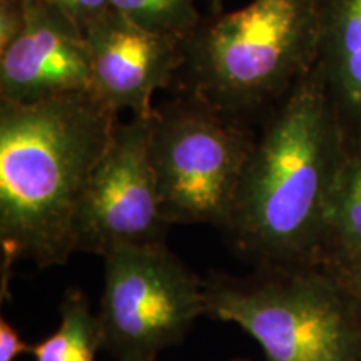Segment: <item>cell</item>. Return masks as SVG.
<instances>
[{
  "instance_id": "cell-1",
  "label": "cell",
  "mask_w": 361,
  "mask_h": 361,
  "mask_svg": "<svg viewBox=\"0 0 361 361\" xmlns=\"http://www.w3.org/2000/svg\"><path fill=\"white\" fill-rule=\"evenodd\" d=\"M119 114L90 90L45 101H0V295L13 266H64L94 171Z\"/></svg>"
},
{
  "instance_id": "cell-2",
  "label": "cell",
  "mask_w": 361,
  "mask_h": 361,
  "mask_svg": "<svg viewBox=\"0 0 361 361\" xmlns=\"http://www.w3.org/2000/svg\"><path fill=\"white\" fill-rule=\"evenodd\" d=\"M318 64L266 116L224 234L259 264L319 263L329 197L346 147Z\"/></svg>"
},
{
  "instance_id": "cell-3",
  "label": "cell",
  "mask_w": 361,
  "mask_h": 361,
  "mask_svg": "<svg viewBox=\"0 0 361 361\" xmlns=\"http://www.w3.org/2000/svg\"><path fill=\"white\" fill-rule=\"evenodd\" d=\"M183 51L188 92L251 124L318 64L319 0H251L202 19Z\"/></svg>"
},
{
  "instance_id": "cell-4",
  "label": "cell",
  "mask_w": 361,
  "mask_h": 361,
  "mask_svg": "<svg viewBox=\"0 0 361 361\" xmlns=\"http://www.w3.org/2000/svg\"><path fill=\"white\" fill-rule=\"evenodd\" d=\"M204 316L234 323L266 361H361V300L322 263L211 273Z\"/></svg>"
},
{
  "instance_id": "cell-5",
  "label": "cell",
  "mask_w": 361,
  "mask_h": 361,
  "mask_svg": "<svg viewBox=\"0 0 361 361\" xmlns=\"http://www.w3.org/2000/svg\"><path fill=\"white\" fill-rule=\"evenodd\" d=\"M255 142L250 124L189 92L154 107L149 156L168 223L224 233Z\"/></svg>"
},
{
  "instance_id": "cell-6",
  "label": "cell",
  "mask_w": 361,
  "mask_h": 361,
  "mask_svg": "<svg viewBox=\"0 0 361 361\" xmlns=\"http://www.w3.org/2000/svg\"><path fill=\"white\" fill-rule=\"evenodd\" d=\"M97 318L116 361H157L204 316V279L164 245L107 252Z\"/></svg>"
},
{
  "instance_id": "cell-7",
  "label": "cell",
  "mask_w": 361,
  "mask_h": 361,
  "mask_svg": "<svg viewBox=\"0 0 361 361\" xmlns=\"http://www.w3.org/2000/svg\"><path fill=\"white\" fill-rule=\"evenodd\" d=\"M149 130L151 114L117 123L75 219V252L104 258L119 247L166 243L171 224L162 214Z\"/></svg>"
},
{
  "instance_id": "cell-8",
  "label": "cell",
  "mask_w": 361,
  "mask_h": 361,
  "mask_svg": "<svg viewBox=\"0 0 361 361\" xmlns=\"http://www.w3.org/2000/svg\"><path fill=\"white\" fill-rule=\"evenodd\" d=\"M84 30L92 74L90 92L117 114H152L154 94L169 87L183 69V40L134 24L112 8Z\"/></svg>"
},
{
  "instance_id": "cell-9",
  "label": "cell",
  "mask_w": 361,
  "mask_h": 361,
  "mask_svg": "<svg viewBox=\"0 0 361 361\" xmlns=\"http://www.w3.org/2000/svg\"><path fill=\"white\" fill-rule=\"evenodd\" d=\"M25 27L0 54V101L30 104L92 87L84 27L51 4L25 0Z\"/></svg>"
},
{
  "instance_id": "cell-10",
  "label": "cell",
  "mask_w": 361,
  "mask_h": 361,
  "mask_svg": "<svg viewBox=\"0 0 361 361\" xmlns=\"http://www.w3.org/2000/svg\"><path fill=\"white\" fill-rule=\"evenodd\" d=\"M318 67L346 133H360L361 0H319Z\"/></svg>"
},
{
  "instance_id": "cell-11",
  "label": "cell",
  "mask_w": 361,
  "mask_h": 361,
  "mask_svg": "<svg viewBox=\"0 0 361 361\" xmlns=\"http://www.w3.org/2000/svg\"><path fill=\"white\" fill-rule=\"evenodd\" d=\"M361 251V130L348 134L331 197L319 263L329 264Z\"/></svg>"
},
{
  "instance_id": "cell-12",
  "label": "cell",
  "mask_w": 361,
  "mask_h": 361,
  "mask_svg": "<svg viewBox=\"0 0 361 361\" xmlns=\"http://www.w3.org/2000/svg\"><path fill=\"white\" fill-rule=\"evenodd\" d=\"M61 323L51 336L35 343L30 355L35 361H96L104 350L97 313L90 310L87 296L79 288H69L62 296Z\"/></svg>"
},
{
  "instance_id": "cell-13",
  "label": "cell",
  "mask_w": 361,
  "mask_h": 361,
  "mask_svg": "<svg viewBox=\"0 0 361 361\" xmlns=\"http://www.w3.org/2000/svg\"><path fill=\"white\" fill-rule=\"evenodd\" d=\"M197 0H111L112 11L149 30L186 40L202 17Z\"/></svg>"
},
{
  "instance_id": "cell-14",
  "label": "cell",
  "mask_w": 361,
  "mask_h": 361,
  "mask_svg": "<svg viewBox=\"0 0 361 361\" xmlns=\"http://www.w3.org/2000/svg\"><path fill=\"white\" fill-rule=\"evenodd\" d=\"M25 19V0H0V54L22 34Z\"/></svg>"
},
{
  "instance_id": "cell-15",
  "label": "cell",
  "mask_w": 361,
  "mask_h": 361,
  "mask_svg": "<svg viewBox=\"0 0 361 361\" xmlns=\"http://www.w3.org/2000/svg\"><path fill=\"white\" fill-rule=\"evenodd\" d=\"M39 2L62 8L71 13L82 27L111 8V0H39Z\"/></svg>"
},
{
  "instance_id": "cell-16",
  "label": "cell",
  "mask_w": 361,
  "mask_h": 361,
  "mask_svg": "<svg viewBox=\"0 0 361 361\" xmlns=\"http://www.w3.org/2000/svg\"><path fill=\"white\" fill-rule=\"evenodd\" d=\"M348 290L361 300V251L336 261L324 264Z\"/></svg>"
},
{
  "instance_id": "cell-17",
  "label": "cell",
  "mask_w": 361,
  "mask_h": 361,
  "mask_svg": "<svg viewBox=\"0 0 361 361\" xmlns=\"http://www.w3.org/2000/svg\"><path fill=\"white\" fill-rule=\"evenodd\" d=\"M32 345L22 340L20 333L2 316L0 318V361H16L19 356L30 353Z\"/></svg>"
},
{
  "instance_id": "cell-18",
  "label": "cell",
  "mask_w": 361,
  "mask_h": 361,
  "mask_svg": "<svg viewBox=\"0 0 361 361\" xmlns=\"http://www.w3.org/2000/svg\"><path fill=\"white\" fill-rule=\"evenodd\" d=\"M231 361H251V360H247V358H234Z\"/></svg>"
}]
</instances>
